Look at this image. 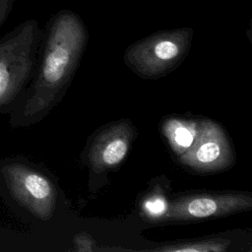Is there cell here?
<instances>
[{
    "mask_svg": "<svg viewBox=\"0 0 252 252\" xmlns=\"http://www.w3.org/2000/svg\"><path fill=\"white\" fill-rule=\"evenodd\" d=\"M193 39L190 27L162 30L130 44L125 65L143 79L157 80L175 70L187 56Z\"/></svg>",
    "mask_w": 252,
    "mask_h": 252,
    "instance_id": "obj_4",
    "label": "cell"
},
{
    "mask_svg": "<svg viewBox=\"0 0 252 252\" xmlns=\"http://www.w3.org/2000/svg\"><path fill=\"white\" fill-rule=\"evenodd\" d=\"M0 196L4 202L39 220L56 210L57 189L51 178L20 158H0Z\"/></svg>",
    "mask_w": 252,
    "mask_h": 252,
    "instance_id": "obj_3",
    "label": "cell"
},
{
    "mask_svg": "<svg viewBox=\"0 0 252 252\" xmlns=\"http://www.w3.org/2000/svg\"><path fill=\"white\" fill-rule=\"evenodd\" d=\"M33 76L9 111L12 128L40 122L64 96L86 50L89 32L82 18L63 9L46 26Z\"/></svg>",
    "mask_w": 252,
    "mask_h": 252,
    "instance_id": "obj_1",
    "label": "cell"
},
{
    "mask_svg": "<svg viewBox=\"0 0 252 252\" xmlns=\"http://www.w3.org/2000/svg\"><path fill=\"white\" fill-rule=\"evenodd\" d=\"M252 196L246 192L193 193L169 202L163 221H192L225 217L248 211Z\"/></svg>",
    "mask_w": 252,
    "mask_h": 252,
    "instance_id": "obj_6",
    "label": "cell"
},
{
    "mask_svg": "<svg viewBox=\"0 0 252 252\" xmlns=\"http://www.w3.org/2000/svg\"><path fill=\"white\" fill-rule=\"evenodd\" d=\"M17 0H0V30L10 16Z\"/></svg>",
    "mask_w": 252,
    "mask_h": 252,
    "instance_id": "obj_12",
    "label": "cell"
},
{
    "mask_svg": "<svg viewBox=\"0 0 252 252\" xmlns=\"http://www.w3.org/2000/svg\"><path fill=\"white\" fill-rule=\"evenodd\" d=\"M198 127V119L167 117L161 123V131L171 150L178 157L193 143Z\"/></svg>",
    "mask_w": 252,
    "mask_h": 252,
    "instance_id": "obj_8",
    "label": "cell"
},
{
    "mask_svg": "<svg viewBox=\"0 0 252 252\" xmlns=\"http://www.w3.org/2000/svg\"><path fill=\"white\" fill-rule=\"evenodd\" d=\"M41 36L37 21L30 19L0 38V113H9L32 80Z\"/></svg>",
    "mask_w": 252,
    "mask_h": 252,
    "instance_id": "obj_2",
    "label": "cell"
},
{
    "mask_svg": "<svg viewBox=\"0 0 252 252\" xmlns=\"http://www.w3.org/2000/svg\"><path fill=\"white\" fill-rule=\"evenodd\" d=\"M74 249L79 252H93L95 250V241L87 232H80L74 237Z\"/></svg>",
    "mask_w": 252,
    "mask_h": 252,
    "instance_id": "obj_11",
    "label": "cell"
},
{
    "mask_svg": "<svg viewBox=\"0 0 252 252\" xmlns=\"http://www.w3.org/2000/svg\"><path fill=\"white\" fill-rule=\"evenodd\" d=\"M230 244L231 241L227 238H206L166 243L153 250L161 252H223L227 250Z\"/></svg>",
    "mask_w": 252,
    "mask_h": 252,
    "instance_id": "obj_9",
    "label": "cell"
},
{
    "mask_svg": "<svg viewBox=\"0 0 252 252\" xmlns=\"http://www.w3.org/2000/svg\"><path fill=\"white\" fill-rule=\"evenodd\" d=\"M168 205L169 202L167 197L161 187L158 185L151 191H148L142 198L140 203V212L145 219L151 221H163Z\"/></svg>",
    "mask_w": 252,
    "mask_h": 252,
    "instance_id": "obj_10",
    "label": "cell"
},
{
    "mask_svg": "<svg viewBox=\"0 0 252 252\" xmlns=\"http://www.w3.org/2000/svg\"><path fill=\"white\" fill-rule=\"evenodd\" d=\"M136 137V127L128 119L114 121L98 129L85 150V161L91 172L102 174L119 166Z\"/></svg>",
    "mask_w": 252,
    "mask_h": 252,
    "instance_id": "obj_7",
    "label": "cell"
},
{
    "mask_svg": "<svg viewBox=\"0 0 252 252\" xmlns=\"http://www.w3.org/2000/svg\"><path fill=\"white\" fill-rule=\"evenodd\" d=\"M179 162L198 173H214L231 167L235 160L229 137L220 124L198 119L196 137L191 146L178 156Z\"/></svg>",
    "mask_w": 252,
    "mask_h": 252,
    "instance_id": "obj_5",
    "label": "cell"
}]
</instances>
